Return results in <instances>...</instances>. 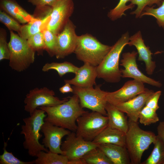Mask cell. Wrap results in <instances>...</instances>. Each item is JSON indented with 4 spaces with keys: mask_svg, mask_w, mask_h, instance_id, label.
Instances as JSON below:
<instances>
[{
    "mask_svg": "<svg viewBox=\"0 0 164 164\" xmlns=\"http://www.w3.org/2000/svg\"><path fill=\"white\" fill-rule=\"evenodd\" d=\"M112 47L102 43L91 35L86 34L78 36L74 53L78 60L97 67Z\"/></svg>",
    "mask_w": 164,
    "mask_h": 164,
    "instance_id": "cell-5",
    "label": "cell"
},
{
    "mask_svg": "<svg viewBox=\"0 0 164 164\" xmlns=\"http://www.w3.org/2000/svg\"><path fill=\"white\" fill-rule=\"evenodd\" d=\"M76 122L77 135L89 141H92L108 125V117L94 111H87Z\"/></svg>",
    "mask_w": 164,
    "mask_h": 164,
    "instance_id": "cell-7",
    "label": "cell"
},
{
    "mask_svg": "<svg viewBox=\"0 0 164 164\" xmlns=\"http://www.w3.org/2000/svg\"><path fill=\"white\" fill-rule=\"evenodd\" d=\"M154 148L147 159L142 164H163L164 162V143L157 135L153 143Z\"/></svg>",
    "mask_w": 164,
    "mask_h": 164,
    "instance_id": "cell-26",
    "label": "cell"
},
{
    "mask_svg": "<svg viewBox=\"0 0 164 164\" xmlns=\"http://www.w3.org/2000/svg\"><path fill=\"white\" fill-rule=\"evenodd\" d=\"M7 143L4 141L3 153L0 155V164H33L34 160L31 161L24 162L15 157L11 152L7 151L6 147Z\"/></svg>",
    "mask_w": 164,
    "mask_h": 164,
    "instance_id": "cell-34",
    "label": "cell"
},
{
    "mask_svg": "<svg viewBox=\"0 0 164 164\" xmlns=\"http://www.w3.org/2000/svg\"><path fill=\"white\" fill-rule=\"evenodd\" d=\"M156 137L153 132L140 128L138 122L128 121L125 146L129 155L131 164L140 163L144 152L151 144L154 143Z\"/></svg>",
    "mask_w": 164,
    "mask_h": 164,
    "instance_id": "cell-3",
    "label": "cell"
},
{
    "mask_svg": "<svg viewBox=\"0 0 164 164\" xmlns=\"http://www.w3.org/2000/svg\"><path fill=\"white\" fill-rule=\"evenodd\" d=\"M96 67L88 63H84L82 66L79 68L75 74V77L71 79L65 80V83H68L83 88L96 86V79L97 77Z\"/></svg>",
    "mask_w": 164,
    "mask_h": 164,
    "instance_id": "cell-19",
    "label": "cell"
},
{
    "mask_svg": "<svg viewBox=\"0 0 164 164\" xmlns=\"http://www.w3.org/2000/svg\"><path fill=\"white\" fill-rule=\"evenodd\" d=\"M28 43L32 48L37 52L39 55H42L45 50V44L42 32H38L27 39Z\"/></svg>",
    "mask_w": 164,
    "mask_h": 164,
    "instance_id": "cell-32",
    "label": "cell"
},
{
    "mask_svg": "<svg viewBox=\"0 0 164 164\" xmlns=\"http://www.w3.org/2000/svg\"><path fill=\"white\" fill-rule=\"evenodd\" d=\"M52 10V7L48 6L36 7L35 13L38 16L33 15V20L22 26L18 35L27 40L35 34L42 32L46 28Z\"/></svg>",
    "mask_w": 164,
    "mask_h": 164,
    "instance_id": "cell-16",
    "label": "cell"
},
{
    "mask_svg": "<svg viewBox=\"0 0 164 164\" xmlns=\"http://www.w3.org/2000/svg\"><path fill=\"white\" fill-rule=\"evenodd\" d=\"M41 131L44 136L42 143L48 149L49 151L64 155L61 148L62 139L71 131L45 121L41 127Z\"/></svg>",
    "mask_w": 164,
    "mask_h": 164,
    "instance_id": "cell-13",
    "label": "cell"
},
{
    "mask_svg": "<svg viewBox=\"0 0 164 164\" xmlns=\"http://www.w3.org/2000/svg\"><path fill=\"white\" fill-rule=\"evenodd\" d=\"M0 21L10 31L19 33L22 26L18 22L5 11L0 10Z\"/></svg>",
    "mask_w": 164,
    "mask_h": 164,
    "instance_id": "cell-33",
    "label": "cell"
},
{
    "mask_svg": "<svg viewBox=\"0 0 164 164\" xmlns=\"http://www.w3.org/2000/svg\"><path fill=\"white\" fill-rule=\"evenodd\" d=\"M70 85L68 83H65L64 85L59 88L60 92L63 94L70 92L73 93V89Z\"/></svg>",
    "mask_w": 164,
    "mask_h": 164,
    "instance_id": "cell-40",
    "label": "cell"
},
{
    "mask_svg": "<svg viewBox=\"0 0 164 164\" xmlns=\"http://www.w3.org/2000/svg\"><path fill=\"white\" fill-rule=\"evenodd\" d=\"M138 53L135 51L122 54V58L120 65L124 69H121V77L130 78L134 80L158 87H160L162 84L159 81L150 78L142 73L138 69L136 62V57Z\"/></svg>",
    "mask_w": 164,
    "mask_h": 164,
    "instance_id": "cell-12",
    "label": "cell"
},
{
    "mask_svg": "<svg viewBox=\"0 0 164 164\" xmlns=\"http://www.w3.org/2000/svg\"><path fill=\"white\" fill-rule=\"evenodd\" d=\"M45 44V50L51 57L55 55L57 43V35L46 29L42 31Z\"/></svg>",
    "mask_w": 164,
    "mask_h": 164,
    "instance_id": "cell-29",
    "label": "cell"
},
{
    "mask_svg": "<svg viewBox=\"0 0 164 164\" xmlns=\"http://www.w3.org/2000/svg\"><path fill=\"white\" fill-rule=\"evenodd\" d=\"M128 45L130 46H134L136 47L138 54V60L144 62L146 73L152 75L156 68L155 62L152 60V54L149 47L145 44L140 31L130 37Z\"/></svg>",
    "mask_w": 164,
    "mask_h": 164,
    "instance_id": "cell-18",
    "label": "cell"
},
{
    "mask_svg": "<svg viewBox=\"0 0 164 164\" xmlns=\"http://www.w3.org/2000/svg\"><path fill=\"white\" fill-rule=\"evenodd\" d=\"M163 164H164V162H163Z\"/></svg>",
    "mask_w": 164,
    "mask_h": 164,
    "instance_id": "cell-43",
    "label": "cell"
},
{
    "mask_svg": "<svg viewBox=\"0 0 164 164\" xmlns=\"http://www.w3.org/2000/svg\"><path fill=\"white\" fill-rule=\"evenodd\" d=\"M46 114L44 121L56 126L76 132L77 119L87 111L80 105L79 97L76 94L69 97L67 101L56 105L39 107Z\"/></svg>",
    "mask_w": 164,
    "mask_h": 164,
    "instance_id": "cell-1",
    "label": "cell"
},
{
    "mask_svg": "<svg viewBox=\"0 0 164 164\" xmlns=\"http://www.w3.org/2000/svg\"><path fill=\"white\" fill-rule=\"evenodd\" d=\"M98 147L113 164L131 163L130 157L125 146L111 144H99Z\"/></svg>",
    "mask_w": 164,
    "mask_h": 164,
    "instance_id": "cell-21",
    "label": "cell"
},
{
    "mask_svg": "<svg viewBox=\"0 0 164 164\" xmlns=\"http://www.w3.org/2000/svg\"><path fill=\"white\" fill-rule=\"evenodd\" d=\"M79 68L67 61L62 63L53 62L45 64L43 67L42 70L43 72H47L52 70H55L59 76L62 77L68 73H73L75 74Z\"/></svg>",
    "mask_w": 164,
    "mask_h": 164,
    "instance_id": "cell-25",
    "label": "cell"
},
{
    "mask_svg": "<svg viewBox=\"0 0 164 164\" xmlns=\"http://www.w3.org/2000/svg\"><path fill=\"white\" fill-rule=\"evenodd\" d=\"M10 52L8 43L7 40V32L5 30L0 28V61L9 60Z\"/></svg>",
    "mask_w": 164,
    "mask_h": 164,
    "instance_id": "cell-36",
    "label": "cell"
},
{
    "mask_svg": "<svg viewBox=\"0 0 164 164\" xmlns=\"http://www.w3.org/2000/svg\"><path fill=\"white\" fill-rule=\"evenodd\" d=\"M99 144L85 140L71 132L61 144V148L69 161L81 158L91 150L97 147Z\"/></svg>",
    "mask_w": 164,
    "mask_h": 164,
    "instance_id": "cell-10",
    "label": "cell"
},
{
    "mask_svg": "<svg viewBox=\"0 0 164 164\" xmlns=\"http://www.w3.org/2000/svg\"><path fill=\"white\" fill-rule=\"evenodd\" d=\"M46 116L44 110L36 109L29 117L23 119L24 124L21 126L20 134L24 135L23 146L30 156H36L41 151L49 152V150L39 142V139L42 137L40 131Z\"/></svg>",
    "mask_w": 164,
    "mask_h": 164,
    "instance_id": "cell-2",
    "label": "cell"
},
{
    "mask_svg": "<svg viewBox=\"0 0 164 164\" xmlns=\"http://www.w3.org/2000/svg\"><path fill=\"white\" fill-rule=\"evenodd\" d=\"M144 83L133 80L126 82L118 90L112 92H107V102L116 106L127 101L144 91L146 89Z\"/></svg>",
    "mask_w": 164,
    "mask_h": 164,
    "instance_id": "cell-15",
    "label": "cell"
},
{
    "mask_svg": "<svg viewBox=\"0 0 164 164\" xmlns=\"http://www.w3.org/2000/svg\"><path fill=\"white\" fill-rule=\"evenodd\" d=\"M61 0V1H67V0Z\"/></svg>",
    "mask_w": 164,
    "mask_h": 164,
    "instance_id": "cell-42",
    "label": "cell"
},
{
    "mask_svg": "<svg viewBox=\"0 0 164 164\" xmlns=\"http://www.w3.org/2000/svg\"><path fill=\"white\" fill-rule=\"evenodd\" d=\"M76 27L69 19L62 30L57 35V43L55 56L62 59L74 53L78 38Z\"/></svg>",
    "mask_w": 164,
    "mask_h": 164,
    "instance_id": "cell-14",
    "label": "cell"
},
{
    "mask_svg": "<svg viewBox=\"0 0 164 164\" xmlns=\"http://www.w3.org/2000/svg\"><path fill=\"white\" fill-rule=\"evenodd\" d=\"M105 110L108 118V126L118 129L125 133L128 128V121L123 112L114 105L107 102Z\"/></svg>",
    "mask_w": 164,
    "mask_h": 164,
    "instance_id": "cell-22",
    "label": "cell"
},
{
    "mask_svg": "<svg viewBox=\"0 0 164 164\" xmlns=\"http://www.w3.org/2000/svg\"><path fill=\"white\" fill-rule=\"evenodd\" d=\"M0 8L22 24L27 23L35 19L15 0H0Z\"/></svg>",
    "mask_w": 164,
    "mask_h": 164,
    "instance_id": "cell-20",
    "label": "cell"
},
{
    "mask_svg": "<svg viewBox=\"0 0 164 164\" xmlns=\"http://www.w3.org/2000/svg\"><path fill=\"white\" fill-rule=\"evenodd\" d=\"M82 158L86 164H113L98 147L90 151Z\"/></svg>",
    "mask_w": 164,
    "mask_h": 164,
    "instance_id": "cell-27",
    "label": "cell"
},
{
    "mask_svg": "<svg viewBox=\"0 0 164 164\" xmlns=\"http://www.w3.org/2000/svg\"><path fill=\"white\" fill-rule=\"evenodd\" d=\"M154 92L153 90L146 88L144 91L133 98L116 106L127 114L129 121L138 122L140 112L145 106L148 97Z\"/></svg>",
    "mask_w": 164,
    "mask_h": 164,
    "instance_id": "cell-17",
    "label": "cell"
},
{
    "mask_svg": "<svg viewBox=\"0 0 164 164\" xmlns=\"http://www.w3.org/2000/svg\"><path fill=\"white\" fill-rule=\"evenodd\" d=\"M54 92L47 87H36L30 90L24 100V110L31 115L41 106H51L60 104L67 101L69 97L60 100L55 96Z\"/></svg>",
    "mask_w": 164,
    "mask_h": 164,
    "instance_id": "cell-9",
    "label": "cell"
},
{
    "mask_svg": "<svg viewBox=\"0 0 164 164\" xmlns=\"http://www.w3.org/2000/svg\"><path fill=\"white\" fill-rule=\"evenodd\" d=\"M34 160L36 164H68L69 160L65 155L50 152H40Z\"/></svg>",
    "mask_w": 164,
    "mask_h": 164,
    "instance_id": "cell-24",
    "label": "cell"
},
{
    "mask_svg": "<svg viewBox=\"0 0 164 164\" xmlns=\"http://www.w3.org/2000/svg\"><path fill=\"white\" fill-rule=\"evenodd\" d=\"M164 0H130L131 4L133 5H136L137 8L136 10L131 13V14H135V17H140L144 8L146 6H152L155 4L158 6L162 4Z\"/></svg>",
    "mask_w": 164,
    "mask_h": 164,
    "instance_id": "cell-35",
    "label": "cell"
},
{
    "mask_svg": "<svg viewBox=\"0 0 164 164\" xmlns=\"http://www.w3.org/2000/svg\"><path fill=\"white\" fill-rule=\"evenodd\" d=\"M157 136L164 143V121L160 122L157 127Z\"/></svg>",
    "mask_w": 164,
    "mask_h": 164,
    "instance_id": "cell-39",
    "label": "cell"
},
{
    "mask_svg": "<svg viewBox=\"0 0 164 164\" xmlns=\"http://www.w3.org/2000/svg\"><path fill=\"white\" fill-rule=\"evenodd\" d=\"M160 91L154 92L148 98L145 102V106L156 111L159 108L158 101L161 95Z\"/></svg>",
    "mask_w": 164,
    "mask_h": 164,
    "instance_id": "cell-37",
    "label": "cell"
},
{
    "mask_svg": "<svg viewBox=\"0 0 164 164\" xmlns=\"http://www.w3.org/2000/svg\"><path fill=\"white\" fill-rule=\"evenodd\" d=\"M8 44L10 52L9 65L12 69L21 72L34 63L35 51L30 46L27 39L10 31Z\"/></svg>",
    "mask_w": 164,
    "mask_h": 164,
    "instance_id": "cell-6",
    "label": "cell"
},
{
    "mask_svg": "<svg viewBox=\"0 0 164 164\" xmlns=\"http://www.w3.org/2000/svg\"><path fill=\"white\" fill-rule=\"evenodd\" d=\"M138 119L140 123L145 126L155 123L159 121L156 111L145 105L140 112Z\"/></svg>",
    "mask_w": 164,
    "mask_h": 164,
    "instance_id": "cell-30",
    "label": "cell"
},
{
    "mask_svg": "<svg viewBox=\"0 0 164 164\" xmlns=\"http://www.w3.org/2000/svg\"><path fill=\"white\" fill-rule=\"evenodd\" d=\"M57 0H28V2L36 7L46 6L52 7Z\"/></svg>",
    "mask_w": 164,
    "mask_h": 164,
    "instance_id": "cell-38",
    "label": "cell"
},
{
    "mask_svg": "<svg viewBox=\"0 0 164 164\" xmlns=\"http://www.w3.org/2000/svg\"><path fill=\"white\" fill-rule=\"evenodd\" d=\"M129 38L128 32L125 33L112 46L101 63L96 67L97 78L108 83L120 81L122 77L119 66L120 57L124 47L128 45Z\"/></svg>",
    "mask_w": 164,
    "mask_h": 164,
    "instance_id": "cell-4",
    "label": "cell"
},
{
    "mask_svg": "<svg viewBox=\"0 0 164 164\" xmlns=\"http://www.w3.org/2000/svg\"><path fill=\"white\" fill-rule=\"evenodd\" d=\"M154 7V5L146 6L143 9L140 18L144 15L153 16L156 19L158 26L164 29V0L158 8H155Z\"/></svg>",
    "mask_w": 164,
    "mask_h": 164,
    "instance_id": "cell-28",
    "label": "cell"
},
{
    "mask_svg": "<svg viewBox=\"0 0 164 164\" xmlns=\"http://www.w3.org/2000/svg\"><path fill=\"white\" fill-rule=\"evenodd\" d=\"M101 85L83 88L73 86V93L77 95L80 103L83 108H88L92 111L99 112L107 116L105 106L107 101L106 99L107 91L101 90Z\"/></svg>",
    "mask_w": 164,
    "mask_h": 164,
    "instance_id": "cell-8",
    "label": "cell"
},
{
    "mask_svg": "<svg viewBox=\"0 0 164 164\" xmlns=\"http://www.w3.org/2000/svg\"><path fill=\"white\" fill-rule=\"evenodd\" d=\"M72 0H57L52 7L50 19L46 28L57 35L63 29L73 11Z\"/></svg>",
    "mask_w": 164,
    "mask_h": 164,
    "instance_id": "cell-11",
    "label": "cell"
},
{
    "mask_svg": "<svg viewBox=\"0 0 164 164\" xmlns=\"http://www.w3.org/2000/svg\"><path fill=\"white\" fill-rule=\"evenodd\" d=\"M68 164H86L83 158L69 161Z\"/></svg>",
    "mask_w": 164,
    "mask_h": 164,
    "instance_id": "cell-41",
    "label": "cell"
},
{
    "mask_svg": "<svg viewBox=\"0 0 164 164\" xmlns=\"http://www.w3.org/2000/svg\"><path fill=\"white\" fill-rule=\"evenodd\" d=\"M126 134L108 126L92 141L98 144H111L125 146Z\"/></svg>",
    "mask_w": 164,
    "mask_h": 164,
    "instance_id": "cell-23",
    "label": "cell"
},
{
    "mask_svg": "<svg viewBox=\"0 0 164 164\" xmlns=\"http://www.w3.org/2000/svg\"><path fill=\"white\" fill-rule=\"evenodd\" d=\"M130 0H120L119 2L114 9H111L108 14V16L112 20L114 21L120 18L122 15H125V12L127 10L132 9L135 6L131 3L126 4Z\"/></svg>",
    "mask_w": 164,
    "mask_h": 164,
    "instance_id": "cell-31",
    "label": "cell"
}]
</instances>
